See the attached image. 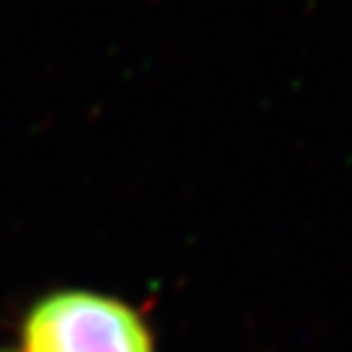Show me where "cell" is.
<instances>
[{"label": "cell", "instance_id": "cell-1", "mask_svg": "<svg viewBox=\"0 0 352 352\" xmlns=\"http://www.w3.org/2000/svg\"><path fill=\"white\" fill-rule=\"evenodd\" d=\"M21 342L24 352H154L139 311L91 289L42 298L26 314Z\"/></svg>", "mask_w": 352, "mask_h": 352}]
</instances>
